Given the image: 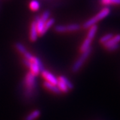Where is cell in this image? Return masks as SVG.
<instances>
[{
	"label": "cell",
	"mask_w": 120,
	"mask_h": 120,
	"mask_svg": "<svg viewBox=\"0 0 120 120\" xmlns=\"http://www.w3.org/2000/svg\"><path fill=\"white\" fill-rule=\"evenodd\" d=\"M23 87L25 97L27 99L32 98L37 87L36 76L31 72L27 73L23 80Z\"/></svg>",
	"instance_id": "6da1fadb"
},
{
	"label": "cell",
	"mask_w": 120,
	"mask_h": 120,
	"mask_svg": "<svg viewBox=\"0 0 120 120\" xmlns=\"http://www.w3.org/2000/svg\"><path fill=\"white\" fill-rule=\"evenodd\" d=\"M109 13H110V9L108 8H104L99 13H97L95 16L89 19L88 20H87L83 23V27L84 28H90V27L96 25V23L99 21H100V20L103 19V18L107 17Z\"/></svg>",
	"instance_id": "7a4b0ae2"
},
{
	"label": "cell",
	"mask_w": 120,
	"mask_h": 120,
	"mask_svg": "<svg viewBox=\"0 0 120 120\" xmlns=\"http://www.w3.org/2000/svg\"><path fill=\"white\" fill-rule=\"evenodd\" d=\"M91 50H92V49L91 47L85 52H82L81 56H79V57L76 60V61L72 65L71 71L73 73H77V71H79V69L82 68V67L85 61L88 58V57L90 56V54L91 53Z\"/></svg>",
	"instance_id": "3957f363"
},
{
	"label": "cell",
	"mask_w": 120,
	"mask_h": 120,
	"mask_svg": "<svg viewBox=\"0 0 120 120\" xmlns=\"http://www.w3.org/2000/svg\"><path fill=\"white\" fill-rule=\"evenodd\" d=\"M49 18H50V13L48 11H45L42 13L41 16H37L34 19L36 22V27H37L38 35L39 36L44 35L43 34L44 26L46 21Z\"/></svg>",
	"instance_id": "277c9868"
},
{
	"label": "cell",
	"mask_w": 120,
	"mask_h": 120,
	"mask_svg": "<svg viewBox=\"0 0 120 120\" xmlns=\"http://www.w3.org/2000/svg\"><path fill=\"white\" fill-rule=\"evenodd\" d=\"M81 26L77 23H71L67 25H58L55 27L56 31L58 33H65L70 31H75L80 29Z\"/></svg>",
	"instance_id": "5b68a950"
},
{
	"label": "cell",
	"mask_w": 120,
	"mask_h": 120,
	"mask_svg": "<svg viewBox=\"0 0 120 120\" xmlns=\"http://www.w3.org/2000/svg\"><path fill=\"white\" fill-rule=\"evenodd\" d=\"M23 62L26 67H27L29 68L30 72H31L32 74H34L35 76H37L39 74V73L41 72V69L40 68V67L38 64H36L35 63L30 61L26 60V59L23 60Z\"/></svg>",
	"instance_id": "8992f818"
},
{
	"label": "cell",
	"mask_w": 120,
	"mask_h": 120,
	"mask_svg": "<svg viewBox=\"0 0 120 120\" xmlns=\"http://www.w3.org/2000/svg\"><path fill=\"white\" fill-rule=\"evenodd\" d=\"M41 73L46 82L52 83L53 85H57V83L58 82V78L56 77L55 75H53V73L45 70V69H44Z\"/></svg>",
	"instance_id": "52a82bcc"
},
{
	"label": "cell",
	"mask_w": 120,
	"mask_h": 120,
	"mask_svg": "<svg viewBox=\"0 0 120 120\" xmlns=\"http://www.w3.org/2000/svg\"><path fill=\"white\" fill-rule=\"evenodd\" d=\"M39 35L37 30V27H36V22L35 20H34L30 27V39L31 41H35L38 38Z\"/></svg>",
	"instance_id": "ba28073f"
},
{
	"label": "cell",
	"mask_w": 120,
	"mask_h": 120,
	"mask_svg": "<svg viewBox=\"0 0 120 120\" xmlns=\"http://www.w3.org/2000/svg\"><path fill=\"white\" fill-rule=\"evenodd\" d=\"M43 86L47 89V90L51 91L52 92H53V94H60L61 92L60 91V90H59V88L57 87V86L56 85H53L52 83H50L49 82H43Z\"/></svg>",
	"instance_id": "9c48e42d"
},
{
	"label": "cell",
	"mask_w": 120,
	"mask_h": 120,
	"mask_svg": "<svg viewBox=\"0 0 120 120\" xmlns=\"http://www.w3.org/2000/svg\"><path fill=\"white\" fill-rule=\"evenodd\" d=\"M41 114V112L39 109H35L29 113L25 117V120H35L38 119Z\"/></svg>",
	"instance_id": "30bf717a"
},
{
	"label": "cell",
	"mask_w": 120,
	"mask_h": 120,
	"mask_svg": "<svg viewBox=\"0 0 120 120\" xmlns=\"http://www.w3.org/2000/svg\"><path fill=\"white\" fill-rule=\"evenodd\" d=\"M120 42V34L116 35L115 36H113L109 41H107V43H104L103 46L105 48L109 47L110 45L116 44V43H119Z\"/></svg>",
	"instance_id": "8fae6325"
},
{
	"label": "cell",
	"mask_w": 120,
	"mask_h": 120,
	"mask_svg": "<svg viewBox=\"0 0 120 120\" xmlns=\"http://www.w3.org/2000/svg\"><path fill=\"white\" fill-rule=\"evenodd\" d=\"M98 31V26L96 25L95 26H91L89 28V31H88V33L87 34V38H89L91 40H93L94 38L95 35L96 34V32Z\"/></svg>",
	"instance_id": "7c38bea8"
},
{
	"label": "cell",
	"mask_w": 120,
	"mask_h": 120,
	"mask_svg": "<svg viewBox=\"0 0 120 120\" xmlns=\"http://www.w3.org/2000/svg\"><path fill=\"white\" fill-rule=\"evenodd\" d=\"M92 42V40L89 38H86L85 40L83 41V42L82 44L81 47H80V51L82 52H85L87 49H88L89 48L91 47V44Z\"/></svg>",
	"instance_id": "4fadbf2b"
},
{
	"label": "cell",
	"mask_w": 120,
	"mask_h": 120,
	"mask_svg": "<svg viewBox=\"0 0 120 120\" xmlns=\"http://www.w3.org/2000/svg\"><path fill=\"white\" fill-rule=\"evenodd\" d=\"M58 80L61 82L62 83H64L65 86H67L69 88V90H72L73 88V83L71 82H70L69 80L68 79L67 77H65V76H63V75H60V77H58Z\"/></svg>",
	"instance_id": "5bb4252c"
},
{
	"label": "cell",
	"mask_w": 120,
	"mask_h": 120,
	"mask_svg": "<svg viewBox=\"0 0 120 120\" xmlns=\"http://www.w3.org/2000/svg\"><path fill=\"white\" fill-rule=\"evenodd\" d=\"M54 22H55V20L53 18H49L46 21L45 23V26H44V30H43V34H44L52 27V26H53Z\"/></svg>",
	"instance_id": "9a60e30c"
},
{
	"label": "cell",
	"mask_w": 120,
	"mask_h": 120,
	"mask_svg": "<svg viewBox=\"0 0 120 120\" xmlns=\"http://www.w3.org/2000/svg\"><path fill=\"white\" fill-rule=\"evenodd\" d=\"M30 8L34 11H38L40 8V3L38 0H31L30 3Z\"/></svg>",
	"instance_id": "2e32d148"
},
{
	"label": "cell",
	"mask_w": 120,
	"mask_h": 120,
	"mask_svg": "<svg viewBox=\"0 0 120 120\" xmlns=\"http://www.w3.org/2000/svg\"><path fill=\"white\" fill-rule=\"evenodd\" d=\"M100 2L104 5H120V0H100Z\"/></svg>",
	"instance_id": "e0dca14e"
},
{
	"label": "cell",
	"mask_w": 120,
	"mask_h": 120,
	"mask_svg": "<svg viewBox=\"0 0 120 120\" xmlns=\"http://www.w3.org/2000/svg\"><path fill=\"white\" fill-rule=\"evenodd\" d=\"M56 86H57V87L59 88V90H60L61 92H63V93H68L69 90L67 86L65 85L64 83H62L61 82H60L58 80V82L57 83Z\"/></svg>",
	"instance_id": "ac0fdd59"
},
{
	"label": "cell",
	"mask_w": 120,
	"mask_h": 120,
	"mask_svg": "<svg viewBox=\"0 0 120 120\" xmlns=\"http://www.w3.org/2000/svg\"><path fill=\"white\" fill-rule=\"evenodd\" d=\"M113 37V35L112 34H107L104 35L103 36H102L99 39V41H100V43H102L103 45L104 43H107V41H109Z\"/></svg>",
	"instance_id": "d6986e66"
},
{
	"label": "cell",
	"mask_w": 120,
	"mask_h": 120,
	"mask_svg": "<svg viewBox=\"0 0 120 120\" xmlns=\"http://www.w3.org/2000/svg\"><path fill=\"white\" fill-rule=\"evenodd\" d=\"M15 48L18 52H19L21 54H23L24 52H26L27 51L26 47L21 43H17L15 44Z\"/></svg>",
	"instance_id": "ffe728a7"
},
{
	"label": "cell",
	"mask_w": 120,
	"mask_h": 120,
	"mask_svg": "<svg viewBox=\"0 0 120 120\" xmlns=\"http://www.w3.org/2000/svg\"><path fill=\"white\" fill-rule=\"evenodd\" d=\"M119 48H120L119 43H116V44H113V45H110L109 47H107L106 49L109 52H114V51H116L117 49H118Z\"/></svg>",
	"instance_id": "44dd1931"
}]
</instances>
